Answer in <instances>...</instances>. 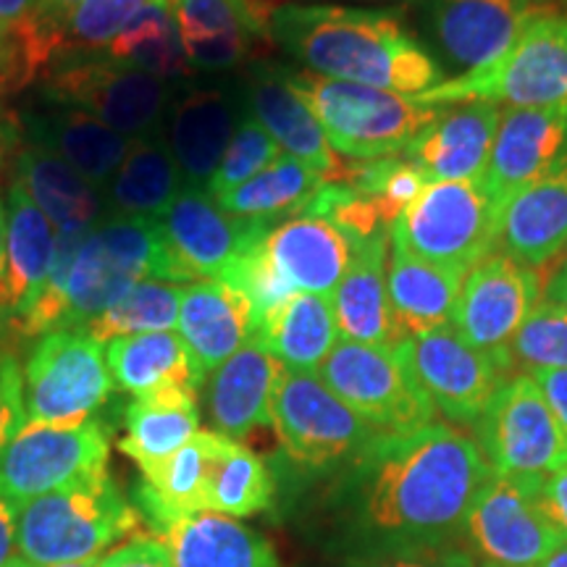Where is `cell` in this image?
I'll use <instances>...</instances> for the list:
<instances>
[{
    "label": "cell",
    "mask_w": 567,
    "mask_h": 567,
    "mask_svg": "<svg viewBox=\"0 0 567 567\" xmlns=\"http://www.w3.org/2000/svg\"><path fill=\"white\" fill-rule=\"evenodd\" d=\"M113 392L105 347L84 329L48 331L24 365L27 423L82 425Z\"/></svg>",
    "instance_id": "10"
},
{
    "label": "cell",
    "mask_w": 567,
    "mask_h": 567,
    "mask_svg": "<svg viewBox=\"0 0 567 567\" xmlns=\"http://www.w3.org/2000/svg\"><path fill=\"white\" fill-rule=\"evenodd\" d=\"M6 274H9V218H6V203L0 200V318L6 313Z\"/></svg>",
    "instance_id": "55"
},
{
    "label": "cell",
    "mask_w": 567,
    "mask_h": 567,
    "mask_svg": "<svg viewBox=\"0 0 567 567\" xmlns=\"http://www.w3.org/2000/svg\"><path fill=\"white\" fill-rule=\"evenodd\" d=\"M467 538L486 565L538 567L565 542L530 494V481L492 473L465 517Z\"/></svg>",
    "instance_id": "17"
},
{
    "label": "cell",
    "mask_w": 567,
    "mask_h": 567,
    "mask_svg": "<svg viewBox=\"0 0 567 567\" xmlns=\"http://www.w3.org/2000/svg\"><path fill=\"white\" fill-rule=\"evenodd\" d=\"M142 515L111 476L38 496L17 507V549L32 567L101 559L113 544L130 542Z\"/></svg>",
    "instance_id": "4"
},
{
    "label": "cell",
    "mask_w": 567,
    "mask_h": 567,
    "mask_svg": "<svg viewBox=\"0 0 567 567\" xmlns=\"http://www.w3.org/2000/svg\"><path fill=\"white\" fill-rule=\"evenodd\" d=\"M101 559H92V563H76V565H55V567H97Z\"/></svg>",
    "instance_id": "59"
},
{
    "label": "cell",
    "mask_w": 567,
    "mask_h": 567,
    "mask_svg": "<svg viewBox=\"0 0 567 567\" xmlns=\"http://www.w3.org/2000/svg\"><path fill=\"white\" fill-rule=\"evenodd\" d=\"M542 300V276L509 252H492L465 274L455 308V331L509 371V344Z\"/></svg>",
    "instance_id": "15"
},
{
    "label": "cell",
    "mask_w": 567,
    "mask_h": 567,
    "mask_svg": "<svg viewBox=\"0 0 567 567\" xmlns=\"http://www.w3.org/2000/svg\"><path fill=\"white\" fill-rule=\"evenodd\" d=\"M505 252L528 266H544L567 247V153L528 187L509 197L499 218Z\"/></svg>",
    "instance_id": "28"
},
{
    "label": "cell",
    "mask_w": 567,
    "mask_h": 567,
    "mask_svg": "<svg viewBox=\"0 0 567 567\" xmlns=\"http://www.w3.org/2000/svg\"><path fill=\"white\" fill-rule=\"evenodd\" d=\"M396 347L434 408L452 423L476 425L488 400L505 381V371L492 354L467 344L450 326L402 339Z\"/></svg>",
    "instance_id": "16"
},
{
    "label": "cell",
    "mask_w": 567,
    "mask_h": 567,
    "mask_svg": "<svg viewBox=\"0 0 567 567\" xmlns=\"http://www.w3.org/2000/svg\"><path fill=\"white\" fill-rule=\"evenodd\" d=\"M176 82L124 66L105 55L63 51L45 74V103L80 109L132 140L166 132L163 118L174 105Z\"/></svg>",
    "instance_id": "6"
},
{
    "label": "cell",
    "mask_w": 567,
    "mask_h": 567,
    "mask_svg": "<svg viewBox=\"0 0 567 567\" xmlns=\"http://www.w3.org/2000/svg\"><path fill=\"white\" fill-rule=\"evenodd\" d=\"M281 153L284 151L276 145L271 134L255 122L252 116H247L239 122L221 163H218L216 174H213V179L205 189H208L213 197L229 193V189L239 187V184H245L247 179H252L255 174H260L264 168L271 166Z\"/></svg>",
    "instance_id": "44"
},
{
    "label": "cell",
    "mask_w": 567,
    "mask_h": 567,
    "mask_svg": "<svg viewBox=\"0 0 567 567\" xmlns=\"http://www.w3.org/2000/svg\"><path fill=\"white\" fill-rule=\"evenodd\" d=\"M17 557V505L0 499V567H9Z\"/></svg>",
    "instance_id": "53"
},
{
    "label": "cell",
    "mask_w": 567,
    "mask_h": 567,
    "mask_svg": "<svg viewBox=\"0 0 567 567\" xmlns=\"http://www.w3.org/2000/svg\"><path fill=\"white\" fill-rule=\"evenodd\" d=\"M536 507L555 526L567 542V467L551 473L547 478L530 481Z\"/></svg>",
    "instance_id": "50"
},
{
    "label": "cell",
    "mask_w": 567,
    "mask_h": 567,
    "mask_svg": "<svg viewBox=\"0 0 567 567\" xmlns=\"http://www.w3.org/2000/svg\"><path fill=\"white\" fill-rule=\"evenodd\" d=\"M182 189L184 179L172 147L161 140V134H155L134 140L130 155L105 187V203H111V210L118 216L161 218Z\"/></svg>",
    "instance_id": "38"
},
{
    "label": "cell",
    "mask_w": 567,
    "mask_h": 567,
    "mask_svg": "<svg viewBox=\"0 0 567 567\" xmlns=\"http://www.w3.org/2000/svg\"><path fill=\"white\" fill-rule=\"evenodd\" d=\"M184 55L205 71L234 69L258 48L276 45L271 0H172Z\"/></svg>",
    "instance_id": "18"
},
{
    "label": "cell",
    "mask_w": 567,
    "mask_h": 567,
    "mask_svg": "<svg viewBox=\"0 0 567 567\" xmlns=\"http://www.w3.org/2000/svg\"><path fill=\"white\" fill-rule=\"evenodd\" d=\"M21 126L30 145L59 155L97 189L109 187L134 145L132 137L103 124L101 118L66 105L48 103L45 109L24 113Z\"/></svg>",
    "instance_id": "26"
},
{
    "label": "cell",
    "mask_w": 567,
    "mask_h": 567,
    "mask_svg": "<svg viewBox=\"0 0 567 567\" xmlns=\"http://www.w3.org/2000/svg\"><path fill=\"white\" fill-rule=\"evenodd\" d=\"M509 371H567V310L538 300L509 344Z\"/></svg>",
    "instance_id": "43"
},
{
    "label": "cell",
    "mask_w": 567,
    "mask_h": 567,
    "mask_svg": "<svg viewBox=\"0 0 567 567\" xmlns=\"http://www.w3.org/2000/svg\"><path fill=\"white\" fill-rule=\"evenodd\" d=\"M323 179L316 168L295 155L281 153L271 166L255 174L239 187L218 195L216 203L234 218L258 224H274V218L297 216L321 193Z\"/></svg>",
    "instance_id": "39"
},
{
    "label": "cell",
    "mask_w": 567,
    "mask_h": 567,
    "mask_svg": "<svg viewBox=\"0 0 567 567\" xmlns=\"http://www.w3.org/2000/svg\"><path fill=\"white\" fill-rule=\"evenodd\" d=\"M24 371L9 347L0 344V452L24 429Z\"/></svg>",
    "instance_id": "47"
},
{
    "label": "cell",
    "mask_w": 567,
    "mask_h": 567,
    "mask_svg": "<svg viewBox=\"0 0 567 567\" xmlns=\"http://www.w3.org/2000/svg\"><path fill=\"white\" fill-rule=\"evenodd\" d=\"M250 116L276 140L287 155H295L310 168H316L329 184H344L352 161H347L331 147L321 122L300 92L284 76V69L255 71L247 87Z\"/></svg>",
    "instance_id": "23"
},
{
    "label": "cell",
    "mask_w": 567,
    "mask_h": 567,
    "mask_svg": "<svg viewBox=\"0 0 567 567\" xmlns=\"http://www.w3.org/2000/svg\"><path fill=\"white\" fill-rule=\"evenodd\" d=\"M237 126V109L221 90H193L174 101L166 142L184 187H208Z\"/></svg>",
    "instance_id": "29"
},
{
    "label": "cell",
    "mask_w": 567,
    "mask_h": 567,
    "mask_svg": "<svg viewBox=\"0 0 567 567\" xmlns=\"http://www.w3.org/2000/svg\"><path fill=\"white\" fill-rule=\"evenodd\" d=\"M151 0H82L63 32V51H105Z\"/></svg>",
    "instance_id": "46"
},
{
    "label": "cell",
    "mask_w": 567,
    "mask_h": 567,
    "mask_svg": "<svg viewBox=\"0 0 567 567\" xmlns=\"http://www.w3.org/2000/svg\"><path fill=\"white\" fill-rule=\"evenodd\" d=\"M216 439V431H200L179 452L153 471L142 473L137 502L142 513L151 517L153 528L187 515L208 513V478Z\"/></svg>",
    "instance_id": "37"
},
{
    "label": "cell",
    "mask_w": 567,
    "mask_h": 567,
    "mask_svg": "<svg viewBox=\"0 0 567 567\" xmlns=\"http://www.w3.org/2000/svg\"><path fill=\"white\" fill-rule=\"evenodd\" d=\"M484 567H494V565H484Z\"/></svg>",
    "instance_id": "62"
},
{
    "label": "cell",
    "mask_w": 567,
    "mask_h": 567,
    "mask_svg": "<svg viewBox=\"0 0 567 567\" xmlns=\"http://www.w3.org/2000/svg\"><path fill=\"white\" fill-rule=\"evenodd\" d=\"M197 434L200 410L195 389H161L134 396L126 408V434L118 442V450L140 467V473H147L193 442Z\"/></svg>",
    "instance_id": "32"
},
{
    "label": "cell",
    "mask_w": 567,
    "mask_h": 567,
    "mask_svg": "<svg viewBox=\"0 0 567 567\" xmlns=\"http://www.w3.org/2000/svg\"><path fill=\"white\" fill-rule=\"evenodd\" d=\"M80 3L82 0H38L34 13L27 19V24L45 40H51L63 53V32H66L71 13L76 11Z\"/></svg>",
    "instance_id": "51"
},
{
    "label": "cell",
    "mask_w": 567,
    "mask_h": 567,
    "mask_svg": "<svg viewBox=\"0 0 567 567\" xmlns=\"http://www.w3.org/2000/svg\"><path fill=\"white\" fill-rule=\"evenodd\" d=\"M502 109L488 101L446 105L405 147V158L429 182H481L486 174Z\"/></svg>",
    "instance_id": "21"
},
{
    "label": "cell",
    "mask_w": 567,
    "mask_h": 567,
    "mask_svg": "<svg viewBox=\"0 0 567 567\" xmlns=\"http://www.w3.org/2000/svg\"><path fill=\"white\" fill-rule=\"evenodd\" d=\"M6 218H9V274H6L3 318L17 321L45 287L59 239L53 234L51 218L32 203V197L17 182L9 189Z\"/></svg>",
    "instance_id": "34"
},
{
    "label": "cell",
    "mask_w": 567,
    "mask_h": 567,
    "mask_svg": "<svg viewBox=\"0 0 567 567\" xmlns=\"http://www.w3.org/2000/svg\"><path fill=\"white\" fill-rule=\"evenodd\" d=\"M473 429L496 476L538 481L567 467L565 429L526 373L502 381Z\"/></svg>",
    "instance_id": "11"
},
{
    "label": "cell",
    "mask_w": 567,
    "mask_h": 567,
    "mask_svg": "<svg viewBox=\"0 0 567 567\" xmlns=\"http://www.w3.org/2000/svg\"><path fill=\"white\" fill-rule=\"evenodd\" d=\"M174 567H279L271 544L237 517L197 513L155 528Z\"/></svg>",
    "instance_id": "31"
},
{
    "label": "cell",
    "mask_w": 567,
    "mask_h": 567,
    "mask_svg": "<svg viewBox=\"0 0 567 567\" xmlns=\"http://www.w3.org/2000/svg\"><path fill=\"white\" fill-rule=\"evenodd\" d=\"M316 373L379 434H405L434 423V402L417 384L400 347L339 339Z\"/></svg>",
    "instance_id": "9"
},
{
    "label": "cell",
    "mask_w": 567,
    "mask_h": 567,
    "mask_svg": "<svg viewBox=\"0 0 567 567\" xmlns=\"http://www.w3.org/2000/svg\"><path fill=\"white\" fill-rule=\"evenodd\" d=\"M21 137H24L21 116H17L9 105L0 101V166H3L11 155H17Z\"/></svg>",
    "instance_id": "54"
},
{
    "label": "cell",
    "mask_w": 567,
    "mask_h": 567,
    "mask_svg": "<svg viewBox=\"0 0 567 567\" xmlns=\"http://www.w3.org/2000/svg\"><path fill=\"white\" fill-rule=\"evenodd\" d=\"M352 567H473V559L465 551L439 547V544H410L360 559Z\"/></svg>",
    "instance_id": "48"
},
{
    "label": "cell",
    "mask_w": 567,
    "mask_h": 567,
    "mask_svg": "<svg viewBox=\"0 0 567 567\" xmlns=\"http://www.w3.org/2000/svg\"><path fill=\"white\" fill-rule=\"evenodd\" d=\"M97 567H174L158 536H134L101 557Z\"/></svg>",
    "instance_id": "49"
},
{
    "label": "cell",
    "mask_w": 567,
    "mask_h": 567,
    "mask_svg": "<svg viewBox=\"0 0 567 567\" xmlns=\"http://www.w3.org/2000/svg\"><path fill=\"white\" fill-rule=\"evenodd\" d=\"M59 59V48L30 24H0V101L30 87Z\"/></svg>",
    "instance_id": "45"
},
{
    "label": "cell",
    "mask_w": 567,
    "mask_h": 567,
    "mask_svg": "<svg viewBox=\"0 0 567 567\" xmlns=\"http://www.w3.org/2000/svg\"><path fill=\"white\" fill-rule=\"evenodd\" d=\"M17 184L59 231H87L101 221V189L38 145H27L17 155Z\"/></svg>",
    "instance_id": "36"
},
{
    "label": "cell",
    "mask_w": 567,
    "mask_h": 567,
    "mask_svg": "<svg viewBox=\"0 0 567 567\" xmlns=\"http://www.w3.org/2000/svg\"><path fill=\"white\" fill-rule=\"evenodd\" d=\"M538 567H567V542L559 544V547Z\"/></svg>",
    "instance_id": "58"
},
{
    "label": "cell",
    "mask_w": 567,
    "mask_h": 567,
    "mask_svg": "<svg viewBox=\"0 0 567 567\" xmlns=\"http://www.w3.org/2000/svg\"><path fill=\"white\" fill-rule=\"evenodd\" d=\"M350 250V268L331 295L339 339L354 344L396 347L400 339H396L386 292L389 234L354 243Z\"/></svg>",
    "instance_id": "30"
},
{
    "label": "cell",
    "mask_w": 567,
    "mask_h": 567,
    "mask_svg": "<svg viewBox=\"0 0 567 567\" xmlns=\"http://www.w3.org/2000/svg\"><path fill=\"white\" fill-rule=\"evenodd\" d=\"M274 478L245 444L218 434L208 478V513L250 517L271 507Z\"/></svg>",
    "instance_id": "41"
},
{
    "label": "cell",
    "mask_w": 567,
    "mask_h": 567,
    "mask_svg": "<svg viewBox=\"0 0 567 567\" xmlns=\"http://www.w3.org/2000/svg\"><path fill=\"white\" fill-rule=\"evenodd\" d=\"M264 226L229 216L208 189L184 187L158 218V279L172 284L218 279Z\"/></svg>",
    "instance_id": "14"
},
{
    "label": "cell",
    "mask_w": 567,
    "mask_h": 567,
    "mask_svg": "<svg viewBox=\"0 0 567 567\" xmlns=\"http://www.w3.org/2000/svg\"><path fill=\"white\" fill-rule=\"evenodd\" d=\"M423 95L436 105L488 101L509 109H567V17L542 9L499 61Z\"/></svg>",
    "instance_id": "7"
},
{
    "label": "cell",
    "mask_w": 567,
    "mask_h": 567,
    "mask_svg": "<svg viewBox=\"0 0 567 567\" xmlns=\"http://www.w3.org/2000/svg\"><path fill=\"white\" fill-rule=\"evenodd\" d=\"M179 337L200 371L208 375L258 334L252 302L224 279L193 281L184 289Z\"/></svg>",
    "instance_id": "25"
},
{
    "label": "cell",
    "mask_w": 567,
    "mask_h": 567,
    "mask_svg": "<svg viewBox=\"0 0 567 567\" xmlns=\"http://www.w3.org/2000/svg\"><path fill=\"white\" fill-rule=\"evenodd\" d=\"M271 38L305 71L337 82L421 95L442 69L389 11L347 6H276Z\"/></svg>",
    "instance_id": "2"
},
{
    "label": "cell",
    "mask_w": 567,
    "mask_h": 567,
    "mask_svg": "<svg viewBox=\"0 0 567 567\" xmlns=\"http://www.w3.org/2000/svg\"><path fill=\"white\" fill-rule=\"evenodd\" d=\"M547 300L567 310V264H563L547 284Z\"/></svg>",
    "instance_id": "57"
},
{
    "label": "cell",
    "mask_w": 567,
    "mask_h": 567,
    "mask_svg": "<svg viewBox=\"0 0 567 567\" xmlns=\"http://www.w3.org/2000/svg\"><path fill=\"white\" fill-rule=\"evenodd\" d=\"M389 250L386 292L396 339L402 342L452 326L465 274L417 258L402 245L392 243Z\"/></svg>",
    "instance_id": "27"
},
{
    "label": "cell",
    "mask_w": 567,
    "mask_h": 567,
    "mask_svg": "<svg viewBox=\"0 0 567 567\" xmlns=\"http://www.w3.org/2000/svg\"><path fill=\"white\" fill-rule=\"evenodd\" d=\"M9 567H32V565H30V563H24V559H21V557H17Z\"/></svg>",
    "instance_id": "60"
},
{
    "label": "cell",
    "mask_w": 567,
    "mask_h": 567,
    "mask_svg": "<svg viewBox=\"0 0 567 567\" xmlns=\"http://www.w3.org/2000/svg\"><path fill=\"white\" fill-rule=\"evenodd\" d=\"M271 425L289 460L313 471L360 460L379 436V431L354 415L318 373L287 368L274 394Z\"/></svg>",
    "instance_id": "13"
},
{
    "label": "cell",
    "mask_w": 567,
    "mask_h": 567,
    "mask_svg": "<svg viewBox=\"0 0 567 567\" xmlns=\"http://www.w3.org/2000/svg\"><path fill=\"white\" fill-rule=\"evenodd\" d=\"M109 429L95 417L82 425L24 423L0 452V499L19 507L109 476Z\"/></svg>",
    "instance_id": "12"
},
{
    "label": "cell",
    "mask_w": 567,
    "mask_h": 567,
    "mask_svg": "<svg viewBox=\"0 0 567 567\" xmlns=\"http://www.w3.org/2000/svg\"><path fill=\"white\" fill-rule=\"evenodd\" d=\"M284 365L252 339L205 379V410L213 431L226 439L250 436L271 425V405Z\"/></svg>",
    "instance_id": "24"
},
{
    "label": "cell",
    "mask_w": 567,
    "mask_h": 567,
    "mask_svg": "<svg viewBox=\"0 0 567 567\" xmlns=\"http://www.w3.org/2000/svg\"><path fill=\"white\" fill-rule=\"evenodd\" d=\"M158 218L113 216L84 234L66 284L53 300H38L17 318L24 337H42L59 329H84L111 305L145 279H158Z\"/></svg>",
    "instance_id": "3"
},
{
    "label": "cell",
    "mask_w": 567,
    "mask_h": 567,
    "mask_svg": "<svg viewBox=\"0 0 567 567\" xmlns=\"http://www.w3.org/2000/svg\"><path fill=\"white\" fill-rule=\"evenodd\" d=\"M528 375L542 389L544 400L567 434V371H534Z\"/></svg>",
    "instance_id": "52"
},
{
    "label": "cell",
    "mask_w": 567,
    "mask_h": 567,
    "mask_svg": "<svg viewBox=\"0 0 567 567\" xmlns=\"http://www.w3.org/2000/svg\"><path fill=\"white\" fill-rule=\"evenodd\" d=\"M567 153V109H507L499 118L484 187L496 208Z\"/></svg>",
    "instance_id": "20"
},
{
    "label": "cell",
    "mask_w": 567,
    "mask_h": 567,
    "mask_svg": "<svg viewBox=\"0 0 567 567\" xmlns=\"http://www.w3.org/2000/svg\"><path fill=\"white\" fill-rule=\"evenodd\" d=\"M534 3H542V0H534Z\"/></svg>",
    "instance_id": "61"
},
{
    "label": "cell",
    "mask_w": 567,
    "mask_h": 567,
    "mask_svg": "<svg viewBox=\"0 0 567 567\" xmlns=\"http://www.w3.org/2000/svg\"><path fill=\"white\" fill-rule=\"evenodd\" d=\"M105 360H109L113 386L134 396L174 386L197 392L208 379L174 331L111 339L105 344Z\"/></svg>",
    "instance_id": "35"
},
{
    "label": "cell",
    "mask_w": 567,
    "mask_h": 567,
    "mask_svg": "<svg viewBox=\"0 0 567 567\" xmlns=\"http://www.w3.org/2000/svg\"><path fill=\"white\" fill-rule=\"evenodd\" d=\"M255 342L264 344L287 371L316 373L339 344L331 297L292 295L260 321Z\"/></svg>",
    "instance_id": "33"
},
{
    "label": "cell",
    "mask_w": 567,
    "mask_h": 567,
    "mask_svg": "<svg viewBox=\"0 0 567 567\" xmlns=\"http://www.w3.org/2000/svg\"><path fill=\"white\" fill-rule=\"evenodd\" d=\"M101 53L166 82H182L193 74L182 48L172 0H151Z\"/></svg>",
    "instance_id": "40"
},
{
    "label": "cell",
    "mask_w": 567,
    "mask_h": 567,
    "mask_svg": "<svg viewBox=\"0 0 567 567\" xmlns=\"http://www.w3.org/2000/svg\"><path fill=\"white\" fill-rule=\"evenodd\" d=\"M260 250L292 292L331 297L350 268V243L329 218L316 213H297L268 224Z\"/></svg>",
    "instance_id": "22"
},
{
    "label": "cell",
    "mask_w": 567,
    "mask_h": 567,
    "mask_svg": "<svg viewBox=\"0 0 567 567\" xmlns=\"http://www.w3.org/2000/svg\"><path fill=\"white\" fill-rule=\"evenodd\" d=\"M284 76L321 122L331 147L347 161H375L405 153L415 134L425 130L446 105L423 95L375 90L337 82L313 71H287Z\"/></svg>",
    "instance_id": "5"
},
{
    "label": "cell",
    "mask_w": 567,
    "mask_h": 567,
    "mask_svg": "<svg viewBox=\"0 0 567 567\" xmlns=\"http://www.w3.org/2000/svg\"><path fill=\"white\" fill-rule=\"evenodd\" d=\"M182 297V284L145 279L132 287L116 305H111L103 316L84 326V331L101 344H109L111 339L118 337L172 331L179 323Z\"/></svg>",
    "instance_id": "42"
},
{
    "label": "cell",
    "mask_w": 567,
    "mask_h": 567,
    "mask_svg": "<svg viewBox=\"0 0 567 567\" xmlns=\"http://www.w3.org/2000/svg\"><path fill=\"white\" fill-rule=\"evenodd\" d=\"M542 9L534 0H434L431 27L446 59L473 74L499 61Z\"/></svg>",
    "instance_id": "19"
},
{
    "label": "cell",
    "mask_w": 567,
    "mask_h": 567,
    "mask_svg": "<svg viewBox=\"0 0 567 567\" xmlns=\"http://www.w3.org/2000/svg\"><path fill=\"white\" fill-rule=\"evenodd\" d=\"M502 210L484 182H429L389 239L431 264L467 274L499 245Z\"/></svg>",
    "instance_id": "8"
},
{
    "label": "cell",
    "mask_w": 567,
    "mask_h": 567,
    "mask_svg": "<svg viewBox=\"0 0 567 567\" xmlns=\"http://www.w3.org/2000/svg\"><path fill=\"white\" fill-rule=\"evenodd\" d=\"M38 0H0V24L19 27L34 13Z\"/></svg>",
    "instance_id": "56"
},
{
    "label": "cell",
    "mask_w": 567,
    "mask_h": 567,
    "mask_svg": "<svg viewBox=\"0 0 567 567\" xmlns=\"http://www.w3.org/2000/svg\"><path fill=\"white\" fill-rule=\"evenodd\" d=\"M358 463L368 526L417 544L463 528L492 478L481 446L446 423L379 434Z\"/></svg>",
    "instance_id": "1"
}]
</instances>
